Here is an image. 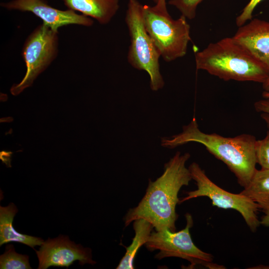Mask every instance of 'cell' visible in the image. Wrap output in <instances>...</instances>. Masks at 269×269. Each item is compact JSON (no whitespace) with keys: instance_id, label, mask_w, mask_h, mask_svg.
Listing matches in <instances>:
<instances>
[{"instance_id":"44dd1931","label":"cell","mask_w":269,"mask_h":269,"mask_svg":"<svg viewBox=\"0 0 269 269\" xmlns=\"http://www.w3.org/2000/svg\"><path fill=\"white\" fill-rule=\"evenodd\" d=\"M156 9L163 12H167L166 0H158L154 6Z\"/></svg>"},{"instance_id":"e0dca14e","label":"cell","mask_w":269,"mask_h":269,"mask_svg":"<svg viewBox=\"0 0 269 269\" xmlns=\"http://www.w3.org/2000/svg\"><path fill=\"white\" fill-rule=\"evenodd\" d=\"M255 153L257 163L261 168L269 169V131L263 139H257Z\"/></svg>"},{"instance_id":"3957f363","label":"cell","mask_w":269,"mask_h":269,"mask_svg":"<svg viewBox=\"0 0 269 269\" xmlns=\"http://www.w3.org/2000/svg\"><path fill=\"white\" fill-rule=\"evenodd\" d=\"M196 69L225 81L263 83L269 68L232 37L209 44L195 55Z\"/></svg>"},{"instance_id":"8992f818","label":"cell","mask_w":269,"mask_h":269,"mask_svg":"<svg viewBox=\"0 0 269 269\" xmlns=\"http://www.w3.org/2000/svg\"><path fill=\"white\" fill-rule=\"evenodd\" d=\"M185 218L186 226L178 232H172L168 229L152 232L144 244L145 248L150 252L159 251L154 257L157 260L177 257L190 262V267L201 265L211 269H223L222 266L213 263L211 254L201 250L195 246L189 231L193 225L192 216L187 213Z\"/></svg>"},{"instance_id":"d4e9b609","label":"cell","mask_w":269,"mask_h":269,"mask_svg":"<svg viewBox=\"0 0 269 269\" xmlns=\"http://www.w3.org/2000/svg\"><path fill=\"white\" fill-rule=\"evenodd\" d=\"M262 96L264 98H269V92L264 91L262 93Z\"/></svg>"},{"instance_id":"6da1fadb","label":"cell","mask_w":269,"mask_h":269,"mask_svg":"<svg viewBox=\"0 0 269 269\" xmlns=\"http://www.w3.org/2000/svg\"><path fill=\"white\" fill-rule=\"evenodd\" d=\"M190 157L188 153L177 151L164 166L162 174L155 181L149 179L144 194L138 205L131 208L125 218V226L138 219L150 223L155 230L166 229L176 231L175 222L178 215L176 206L179 202L178 194L183 186L188 185L192 179L185 166Z\"/></svg>"},{"instance_id":"4fadbf2b","label":"cell","mask_w":269,"mask_h":269,"mask_svg":"<svg viewBox=\"0 0 269 269\" xmlns=\"http://www.w3.org/2000/svg\"><path fill=\"white\" fill-rule=\"evenodd\" d=\"M17 212L12 203L6 207L0 206V246L11 242L22 243L33 249L41 246L44 242L42 238L21 234L14 229L12 223Z\"/></svg>"},{"instance_id":"9a60e30c","label":"cell","mask_w":269,"mask_h":269,"mask_svg":"<svg viewBox=\"0 0 269 269\" xmlns=\"http://www.w3.org/2000/svg\"><path fill=\"white\" fill-rule=\"evenodd\" d=\"M240 193L256 203L264 212L269 210V169H257Z\"/></svg>"},{"instance_id":"ffe728a7","label":"cell","mask_w":269,"mask_h":269,"mask_svg":"<svg viewBox=\"0 0 269 269\" xmlns=\"http://www.w3.org/2000/svg\"><path fill=\"white\" fill-rule=\"evenodd\" d=\"M254 108L258 112L269 115V98H264L256 102Z\"/></svg>"},{"instance_id":"d6986e66","label":"cell","mask_w":269,"mask_h":269,"mask_svg":"<svg viewBox=\"0 0 269 269\" xmlns=\"http://www.w3.org/2000/svg\"><path fill=\"white\" fill-rule=\"evenodd\" d=\"M263 0H250L245 6L240 14L237 17L236 23L238 27L245 24L247 21L251 20L253 12L257 5Z\"/></svg>"},{"instance_id":"5b68a950","label":"cell","mask_w":269,"mask_h":269,"mask_svg":"<svg viewBox=\"0 0 269 269\" xmlns=\"http://www.w3.org/2000/svg\"><path fill=\"white\" fill-rule=\"evenodd\" d=\"M142 11L146 30L163 60L171 62L184 56L191 40L187 18L181 15L173 19L168 12L148 5H143Z\"/></svg>"},{"instance_id":"7402d4cb","label":"cell","mask_w":269,"mask_h":269,"mask_svg":"<svg viewBox=\"0 0 269 269\" xmlns=\"http://www.w3.org/2000/svg\"><path fill=\"white\" fill-rule=\"evenodd\" d=\"M265 215L261 218L260 224L264 226L269 227V210L264 212Z\"/></svg>"},{"instance_id":"52a82bcc","label":"cell","mask_w":269,"mask_h":269,"mask_svg":"<svg viewBox=\"0 0 269 269\" xmlns=\"http://www.w3.org/2000/svg\"><path fill=\"white\" fill-rule=\"evenodd\" d=\"M58 31L44 23L28 35L21 52L26 73L20 82L11 87L12 95H18L30 87L38 76L47 69L58 55Z\"/></svg>"},{"instance_id":"8fae6325","label":"cell","mask_w":269,"mask_h":269,"mask_svg":"<svg viewBox=\"0 0 269 269\" xmlns=\"http://www.w3.org/2000/svg\"><path fill=\"white\" fill-rule=\"evenodd\" d=\"M233 38L269 68V21L251 19L239 27Z\"/></svg>"},{"instance_id":"cb8c5ba5","label":"cell","mask_w":269,"mask_h":269,"mask_svg":"<svg viewBox=\"0 0 269 269\" xmlns=\"http://www.w3.org/2000/svg\"><path fill=\"white\" fill-rule=\"evenodd\" d=\"M261 116L269 128V115L266 113H262Z\"/></svg>"},{"instance_id":"277c9868","label":"cell","mask_w":269,"mask_h":269,"mask_svg":"<svg viewBox=\"0 0 269 269\" xmlns=\"http://www.w3.org/2000/svg\"><path fill=\"white\" fill-rule=\"evenodd\" d=\"M142 7L137 0H129L125 16L131 42L128 61L134 68L148 74L150 88L157 91L164 85L160 72V55L145 28Z\"/></svg>"},{"instance_id":"5bb4252c","label":"cell","mask_w":269,"mask_h":269,"mask_svg":"<svg viewBox=\"0 0 269 269\" xmlns=\"http://www.w3.org/2000/svg\"><path fill=\"white\" fill-rule=\"evenodd\" d=\"M134 236L131 244L126 247V252L121 259L117 269H133L134 261L139 249L147 242L153 227L143 219L135 220L133 223Z\"/></svg>"},{"instance_id":"30bf717a","label":"cell","mask_w":269,"mask_h":269,"mask_svg":"<svg viewBox=\"0 0 269 269\" xmlns=\"http://www.w3.org/2000/svg\"><path fill=\"white\" fill-rule=\"evenodd\" d=\"M0 5L8 10L30 12L56 31L60 27L69 24L85 26L93 24L91 17L69 9L62 10L55 8L48 4L46 0H12L2 2Z\"/></svg>"},{"instance_id":"7a4b0ae2","label":"cell","mask_w":269,"mask_h":269,"mask_svg":"<svg viewBox=\"0 0 269 269\" xmlns=\"http://www.w3.org/2000/svg\"><path fill=\"white\" fill-rule=\"evenodd\" d=\"M255 136L241 134L235 137H225L215 133L207 134L199 128L195 117L181 133L161 138V145L174 148L194 142L203 144L217 159L223 162L236 176L238 183L246 187L256 171Z\"/></svg>"},{"instance_id":"9c48e42d","label":"cell","mask_w":269,"mask_h":269,"mask_svg":"<svg viewBox=\"0 0 269 269\" xmlns=\"http://www.w3.org/2000/svg\"><path fill=\"white\" fill-rule=\"evenodd\" d=\"M38 259V269H46L50 267L68 268L76 261L83 266L94 265L92 251L89 248L83 247L70 240L68 236L60 235L54 239L49 238L36 250Z\"/></svg>"},{"instance_id":"ba28073f","label":"cell","mask_w":269,"mask_h":269,"mask_svg":"<svg viewBox=\"0 0 269 269\" xmlns=\"http://www.w3.org/2000/svg\"><path fill=\"white\" fill-rule=\"evenodd\" d=\"M188 169L197 188L185 192L187 196L179 200V203L199 197H207L212 201L213 206L225 209H232L239 212L250 230L256 231L261 224L257 215L260 208L256 203L240 193L229 192L217 185L196 162H192Z\"/></svg>"},{"instance_id":"603a6c76","label":"cell","mask_w":269,"mask_h":269,"mask_svg":"<svg viewBox=\"0 0 269 269\" xmlns=\"http://www.w3.org/2000/svg\"><path fill=\"white\" fill-rule=\"evenodd\" d=\"M262 84L264 91L269 92V75Z\"/></svg>"},{"instance_id":"7c38bea8","label":"cell","mask_w":269,"mask_h":269,"mask_svg":"<svg viewBox=\"0 0 269 269\" xmlns=\"http://www.w3.org/2000/svg\"><path fill=\"white\" fill-rule=\"evenodd\" d=\"M61 0L68 9L93 18L101 24L109 23L120 7V0Z\"/></svg>"},{"instance_id":"2e32d148","label":"cell","mask_w":269,"mask_h":269,"mask_svg":"<svg viewBox=\"0 0 269 269\" xmlns=\"http://www.w3.org/2000/svg\"><path fill=\"white\" fill-rule=\"evenodd\" d=\"M0 269H29V257L17 253L14 246L8 244L4 253L0 256Z\"/></svg>"},{"instance_id":"ac0fdd59","label":"cell","mask_w":269,"mask_h":269,"mask_svg":"<svg viewBox=\"0 0 269 269\" xmlns=\"http://www.w3.org/2000/svg\"><path fill=\"white\" fill-rule=\"evenodd\" d=\"M203 0H170L168 4L175 7L187 19H193L196 14V9Z\"/></svg>"}]
</instances>
